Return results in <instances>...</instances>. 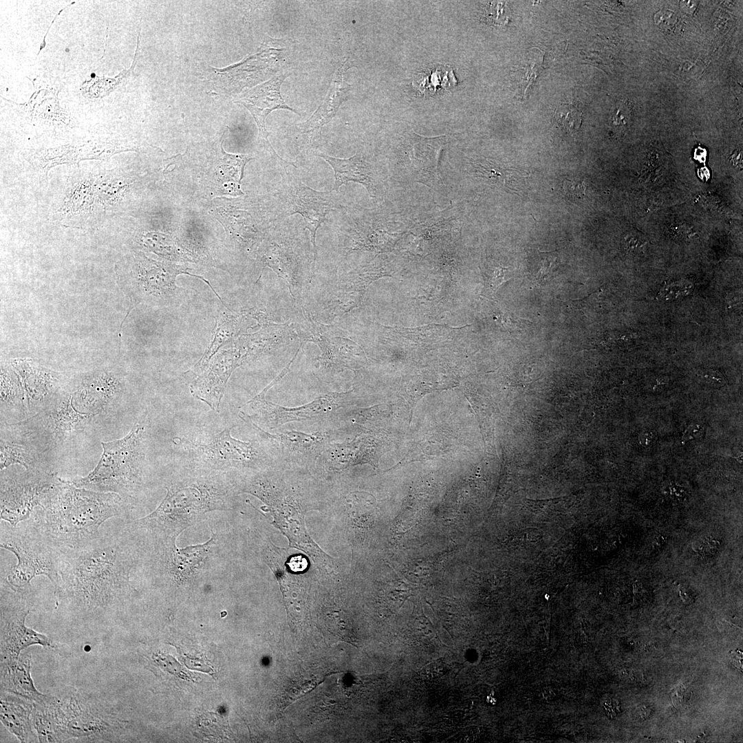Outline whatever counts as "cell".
<instances>
[{"mask_svg": "<svg viewBox=\"0 0 743 743\" xmlns=\"http://www.w3.org/2000/svg\"><path fill=\"white\" fill-rule=\"evenodd\" d=\"M129 563L120 539L100 532L85 546L64 552L54 594L80 615L108 613L127 586Z\"/></svg>", "mask_w": 743, "mask_h": 743, "instance_id": "1", "label": "cell"}, {"mask_svg": "<svg viewBox=\"0 0 743 743\" xmlns=\"http://www.w3.org/2000/svg\"><path fill=\"white\" fill-rule=\"evenodd\" d=\"M124 510L120 496L74 486L61 480L44 508L31 517L63 551L76 549L100 535V528Z\"/></svg>", "mask_w": 743, "mask_h": 743, "instance_id": "2", "label": "cell"}, {"mask_svg": "<svg viewBox=\"0 0 743 743\" xmlns=\"http://www.w3.org/2000/svg\"><path fill=\"white\" fill-rule=\"evenodd\" d=\"M0 547L12 552L17 560L1 580L12 590L30 593L31 581L36 577H47L54 588L61 581L64 552L32 517L12 526L1 520Z\"/></svg>", "mask_w": 743, "mask_h": 743, "instance_id": "3", "label": "cell"}, {"mask_svg": "<svg viewBox=\"0 0 743 743\" xmlns=\"http://www.w3.org/2000/svg\"><path fill=\"white\" fill-rule=\"evenodd\" d=\"M144 433V427L136 423L124 438L102 442L103 452L95 469L70 482L79 488L118 495L136 491L142 482Z\"/></svg>", "mask_w": 743, "mask_h": 743, "instance_id": "4", "label": "cell"}, {"mask_svg": "<svg viewBox=\"0 0 743 743\" xmlns=\"http://www.w3.org/2000/svg\"><path fill=\"white\" fill-rule=\"evenodd\" d=\"M52 704L61 742L112 740L118 721L108 705L71 687L52 695Z\"/></svg>", "mask_w": 743, "mask_h": 743, "instance_id": "5", "label": "cell"}, {"mask_svg": "<svg viewBox=\"0 0 743 743\" xmlns=\"http://www.w3.org/2000/svg\"><path fill=\"white\" fill-rule=\"evenodd\" d=\"M235 427H226L216 433L202 432L191 437L176 438L173 442L180 445L189 458L208 470L225 472L227 469L252 466L260 458L259 452L253 442L231 436V429Z\"/></svg>", "mask_w": 743, "mask_h": 743, "instance_id": "6", "label": "cell"}, {"mask_svg": "<svg viewBox=\"0 0 743 743\" xmlns=\"http://www.w3.org/2000/svg\"><path fill=\"white\" fill-rule=\"evenodd\" d=\"M61 479L36 471L1 479V519L12 526L29 519L37 507L44 508L55 492Z\"/></svg>", "mask_w": 743, "mask_h": 743, "instance_id": "7", "label": "cell"}, {"mask_svg": "<svg viewBox=\"0 0 743 743\" xmlns=\"http://www.w3.org/2000/svg\"><path fill=\"white\" fill-rule=\"evenodd\" d=\"M28 594L14 591L1 580V660L17 659L31 645L56 647L46 635L26 626L32 611Z\"/></svg>", "mask_w": 743, "mask_h": 743, "instance_id": "8", "label": "cell"}, {"mask_svg": "<svg viewBox=\"0 0 743 743\" xmlns=\"http://www.w3.org/2000/svg\"><path fill=\"white\" fill-rule=\"evenodd\" d=\"M224 345L203 368L193 372V380L190 385L191 394L218 413L233 371L252 358L244 334Z\"/></svg>", "mask_w": 743, "mask_h": 743, "instance_id": "9", "label": "cell"}, {"mask_svg": "<svg viewBox=\"0 0 743 743\" xmlns=\"http://www.w3.org/2000/svg\"><path fill=\"white\" fill-rule=\"evenodd\" d=\"M287 76L286 74L274 76L268 81L245 92L236 102L241 103L250 111L259 127L263 146L286 167L293 164L279 157L272 148L268 138L266 119L271 111L279 109H288L299 114L295 109L286 103L281 95V86Z\"/></svg>", "mask_w": 743, "mask_h": 743, "instance_id": "10", "label": "cell"}, {"mask_svg": "<svg viewBox=\"0 0 743 743\" xmlns=\"http://www.w3.org/2000/svg\"><path fill=\"white\" fill-rule=\"evenodd\" d=\"M407 141L408 169L413 179L431 189H440L443 184L438 162L440 151L447 144V136L424 137L412 131Z\"/></svg>", "mask_w": 743, "mask_h": 743, "instance_id": "11", "label": "cell"}, {"mask_svg": "<svg viewBox=\"0 0 743 743\" xmlns=\"http://www.w3.org/2000/svg\"><path fill=\"white\" fill-rule=\"evenodd\" d=\"M290 213L300 214L310 231L313 246L314 259L311 280L314 277V267L317 257L316 231L324 222L327 215L335 206L331 192L317 191L303 184L295 186L289 198Z\"/></svg>", "mask_w": 743, "mask_h": 743, "instance_id": "12", "label": "cell"}, {"mask_svg": "<svg viewBox=\"0 0 743 743\" xmlns=\"http://www.w3.org/2000/svg\"><path fill=\"white\" fill-rule=\"evenodd\" d=\"M341 400V394H330L320 396L313 402L303 407L288 409L272 403V409L269 402L266 400V394L261 391L248 402L251 404L257 413L256 417L259 422L271 428H274L285 422L298 420L299 418H311L314 414L327 412L333 407H338L335 402Z\"/></svg>", "mask_w": 743, "mask_h": 743, "instance_id": "13", "label": "cell"}, {"mask_svg": "<svg viewBox=\"0 0 743 743\" xmlns=\"http://www.w3.org/2000/svg\"><path fill=\"white\" fill-rule=\"evenodd\" d=\"M249 319L256 320L258 325H267L269 321L264 314L252 310L243 312L224 310L221 312L217 319L212 341L192 372L203 368L224 345L249 327Z\"/></svg>", "mask_w": 743, "mask_h": 743, "instance_id": "14", "label": "cell"}, {"mask_svg": "<svg viewBox=\"0 0 743 743\" xmlns=\"http://www.w3.org/2000/svg\"><path fill=\"white\" fill-rule=\"evenodd\" d=\"M1 691L37 703L49 702L52 696L41 693L34 686L30 654H20L14 660H1Z\"/></svg>", "mask_w": 743, "mask_h": 743, "instance_id": "15", "label": "cell"}, {"mask_svg": "<svg viewBox=\"0 0 743 743\" xmlns=\"http://www.w3.org/2000/svg\"><path fill=\"white\" fill-rule=\"evenodd\" d=\"M42 416H36L42 421L44 432L52 442H58L69 438L83 428L93 415L85 413L74 407L72 397L55 403Z\"/></svg>", "mask_w": 743, "mask_h": 743, "instance_id": "16", "label": "cell"}, {"mask_svg": "<svg viewBox=\"0 0 743 743\" xmlns=\"http://www.w3.org/2000/svg\"><path fill=\"white\" fill-rule=\"evenodd\" d=\"M0 720L4 726L21 742H37L32 711L33 702L21 697L1 691Z\"/></svg>", "mask_w": 743, "mask_h": 743, "instance_id": "17", "label": "cell"}, {"mask_svg": "<svg viewBox=\"0 0 743 743\" xmlns=\"http://www.w3.org/2000/svg\"><path fill=\"white\" fill-rule=\"evenodd\" d=\"M347 69L348 62L345 60L336 71L322 103L307 121L299 125L302 133L319 132L334 118L341 103L346 99L349 87L344 80Z\"/></svg>", "mask_w": 743, "mask_h": 743, "instance_id": "18", "label": "cell"}, {"mask_svg": "<svg viewBox=\"0 0 743 743\" xmlns=\"http://www.w3.org/2000/svg\"><path fill=\"white\" fill-rule=\"evenodd\" d=\"M317 155L325 160L334 170L335 181L333 191H338L343 184L352 181L363 184L369 193L374 195L375 191L372 173L369 164L362 155L356 153L347 159L334 158L323 153Z\"/></svg>", "mask_w": 743, "mask_h": 743, "instance_id": "19", "label": "cell"}, {"mask_svg": "<svg viewBox=\"0 0 743 743\" xmlns=\"http://www.w3.org/2000/svg\"><path fill=\"white\" fill-rule=\"evenodd\" d=\"M52 699L45 703L33 702L32 721L39 742H61Z\"/></svg>", "mask_w": 743, "mask_h": 743, "instance_id": "20", "label": "cell"}, {"mask_svg": "<svg viewBox=\"0 0 743 743\" xmlns=\"http://www.w3.org/2000/svg\"><path fill=\"white\" fill-rule=\"evenodd\" d=\"M223 153L222 169L220 171L221 178L224 179L222 186L225 193L232 195H241L243 193L241 190V181L244 175V169L246 163L252 160V158L245 155H232L226 153L224 150Z\"/></svg>", "mask_w": 743, "mask_h": 743, "instance_id": "21", "label": "cell"}, {"mask_svg": "<svg viewBox=\"0 0 743 743\" xmlns=\"http://www.w3.org/2000/svg\"><path fill=\"white\" fill-rule=\"evenodd\" d=\"M213 542V537L204 544L182 549L175 548L173 556L175 573L181 576L189 574L204 560L207 554L209 546Z\"/></svg>", "mask_w": 743, "mask_h": 743, "instance_id": "22", "label": "cell"}, {"mask_svg": "<svg viewBox=\"0 0 743 743\" xmlns=\"http://www.w3.org/2000/svg\"><path fill=\"white\" fill-rule=\"evenodd\" d=\"M412 84L415 88L425 94L435 91L438 88H452L456 85L457 80L452 68L448 65H444L423 74Z\"/></svg>", "mask_w": 743, "mask_h": 743, "instance_id": "23", "label": "cell"}, {"mask_svg": "<svg viewBox=\"0 0 743 743\" xmlns=\"http://www.w3.org/2000/svg\"><path fill=\"white\" fill-rule=\"evenodd\" d=\"M19 464L28 470H32L34 458L25 447L14 443L1 442V469L11 464Z\"/></svg>", "mask_w": 743, "mask_h": 743, "instance_id": "24", "label": "cell"}, {"mask_svg": "<svg viewBox=\"0 0 743 743\" xmlns=\"http://www.w3.org/2000/svg\"><path fill=\"white\" fill-rule=\"evenodd\" d=\"M554 119L559 127L569 133H575L581 128L583 114L573 105L563 103L554 111Z\"/></svg>", "mask_w": 743, "mask_h": 743, "instance_id": "25", "label": "cell"}, {"mask_svg": "<svg viewBox=\"0 0 743 743\" xmlns=\"http://www.w3.org/2000/svg\"><path fill=\"white\" fill-rule=\"evenodd\" d=\"M632 114V107L629 103H617L613 107L610 116V125L614 131L617 133H624L630 125Z\"/></svg>", "mask_w": 743, "mask_h": 743, "instance_id": "26", "label": "cell"}, {"mask_svg": "<svg viewBox=\"0 0 743 743\" xmlns=\"http://www.w3.org/2000/svg\"><path fill=\"white\" fill-rule=\"evenodd\" d=\"M656 25L666 32H674L680 23L678 17L673 12L662 10L654 15Z\"/></svg>", "mask_w": 743, "mask_h": 743, "instance_id": "27", "label": "cell"}, {"mask_svg": "<svg viewBox=\"0 0 743 743\" xmlns=\"http://www.w3.org/2000/svg\"><path fill=\"white\" fill-rule=\"evenodd\" d=\"M448 664L441 660H435L424 666L420 674L423 678L434 679L441 678L449 671Z\"/></svg>", "mask_w": 743, "mask_h": 743, "instance_id": "28", "label": "cell"}, {"mask_svg": "<svg viewBox=\"0 0 743 743\" xmlns=\"http://www.w3.org/2000/svg\"><path fill=\"white\" fill-rule=\"evenodd\" d=\"M646 243V240L637 233H629L624 237L625 248L632 252L640 250Z\"/></svg>", "mask_w": 743, "mask_h": 743, "instance_id": "29", "label": "cell"}, {"mask_svg": "<svg viewBox=\"0 0 743 743\" xmlns=\"http://www.w3.org/2000/svg\"><path fill=\"white\" fill-rule=\"evenodd\" d=\"M701 376L713 385H722L725 380L722 374L717 370H707L702 372Z\"/></svg>", "mask_w": 743, "mask_h": 743, "instance_id": "30", "label": "cell"}, {"mask_svg": "<svg viewBox=\"0 0 743 743\" xmlns=\"http://www.w3.org/2000/svg\"><path fill=\"white\" fill-rule=\"evenodd\" d=\"M703 428L698 424H691L685 430L682 436L681 441L686 442L690 440L699 438L702 435Z\"/></svg>", "mask_w": 743, "mask_h": 743, "instance_id": "31", "label": "cell"}, {"mask_svg": "<svg viewBox=\"0 0 743 743\" xmlns=\"http://www.w3.org/2000/svg\"><path fill=\"white\" fill-rule=\"evenodd\" d=\"M564 191L570 195L579 197L583 195L584 186L583 184L580 183H576L572 181H565L564 182Z\"/></svg>", "mask_w": 743, "mask_h": 743, "instance_id": "32", "label": "cell"}, {"mask_svg": "<svg viewBox=\"0 0 743 743\" xmlns=\"http://www.w3.org/2000/svg\"><path fill=\"white\" fill-rule=\"evenodd\" d=\"M657 439L656 434L653 431H646L638 436V441L643 446L652 445Z\"/></svg>", "mask_w": 743, "mask_h": 743, "instance_id": "33", "label": "cell"}, {"mask_svg": "<svg viewBox=\"0 0 743 743\" xmlns=\"http://www.w3.org/2000/svg\"><path fill=\"white\" fill-rule=\"evenodd\" d=\"M698 6V2L695 1H681L680 7L682 10L688 14H692L695 12Z\"/></svg>", "mask_w": 743, "mask_h": 743, "instance_id": "34", "label": "cell"}, {"mask_svg": "<svg viewBox=\"0 0 743 743\" xmlns=\"http://www.w3.org/2000/svg\"><path fill=\"white\" fill-rule=\"evenodd\" d=\"M605 708L608 713L609 715L614 716L616 713L615 709H617V702L613 699H607L605 700Z\"/></svg>", "mask_w": 743, "mask_h": 743, "instance_id": "35", "label": "cell"}]
</instances>
